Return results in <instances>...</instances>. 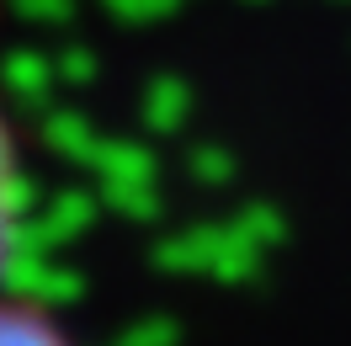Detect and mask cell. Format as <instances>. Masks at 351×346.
<instances>
[{
  "instance_id": "obj_1",
  "label": "cell",
  "mask_w": 351,
  "mask_h": 346,
  "mask_svg": "<svg viewBox=\"0 0 351 346\" xmlns=\"http://www.w3.org/2000/svg\"><path fill=\"white\" fill-rule=\"evenodd\" d=\"M22 224H27V165H22V144L11 117L0 112V277L22 245Z\"/></svg>"
},
{
  "instance_id": "obj_2",
  "label": "cell",
  "mask_w": 351,
  "mask_h": 346,
  "mask_svg": "<svg viewBox=\"0 0 351 346\" xmlns=\"http://www.w3.org/2000/svg\"><path fill=\"white\" fill-rule=\"evenodd\" d=\"M0 346H75L48 309L22 299H0Z\"/></svg>"
}]
</instances>
